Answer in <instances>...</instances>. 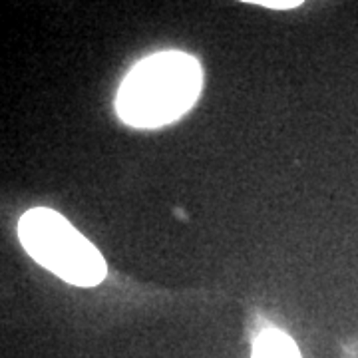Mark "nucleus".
Instances as JSON below:
<instances>
[{"mask_svg":"<svg viewBox=\"0 0 358 358\" xmlns=\"http://www.w3.org/2000/svg\"><path fill=\"white\" fill-rule=\"evenodd\" d=\"M203 72L185 52H157L140 60L117 90L115 110L134 128H162L179 120L197 102Z\"/></svg>","mask_w":358,"mask_h":358,"instance_id":"nucleus-1","label":"nucleus"},{"mask_svg":"<svg viewBox=\"0 0 358 358\" xmlns=\"http://www.w3.org/2000/svg\"><path fill=\"white\" fill-rule=\"evenodd\" d=\"M255 4H261V6H267V8H281V10H285V8H294V6H299L301 2L299 0H257Z\"/></svg>","mask_w":358,"mask_h":358,"instance_id":"nucleus-4","label":"nucleus"},{"mask_svg":"<svg viewBox=\"0 0 358 358\" xmlns=\"http://www.w3.org/2000/svg\"><path fill=\"white\" fill-rule=\"evenodd\" d=\"M251 358H303L293 338L282 331L267 329L253 343Z\"/></svg>","mask_w":358,"mask_h":358,"instance_id":"nucleus-3","label":"nucleus"},{"mask_svg":"<svg viewBox=\"0 0 358 358\" xmlns=\"http://www.w3.org/2000/svg\"><path fill=\"white\" fill-rule=\"evenodd\" d=\"M18 237L28 255L66 282L96 287L106 279L102 253L54 209L26 211L18 221Z\"/></svg>","mask_w":358,"mask_h":358,"instance_id":"nucleus-2","label":"nucleus"}]
</instances>
